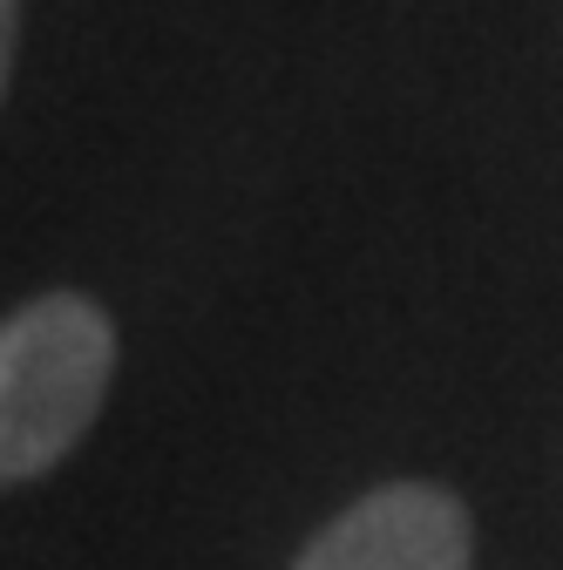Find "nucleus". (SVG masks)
<instances>
[{"label": "nucleus", "mask_w": 563, "mask_h": 570, "mask_svg": "<svg viewBox=\"0 0 563 570\" xmlns=\"http://www.w3.org/2000/svg\"><path fill=\"white\" fill-rule=\"evenodd\" d=\"M14 28H21V0H0V96L14 76Z\"/></svg>", "instance_id": "obj_3"}, {"label": "nucleus", "mask_w": 563, "mask_h": 570, "mask_svg": "<svg viewBox=\"0 0 563 570\" xmlns=\"http://www.w3.org/2000/svg\"><path fill=\"white\" fill-rule=\"evenodd\" d=\"M475 563V517L442 482H381L346 503L293 570H468Z\"/></svg>", "instance_id": "obj_2"}, {"label": "nucleus", "mask_w": 563, "mask_h": 570, "mask_svg": "<svg viewBox=\"0 0 563 570\" xmlns=\"http://www.w3.org/2000/svg\"><path fill=\"white\" fill-rule=\"evenodd\" d=\"M116 381V326L89 293H41L0 320V482H34L89 435Z\"/></svg>", "instance_id": "obj_1"}]
</instances>
